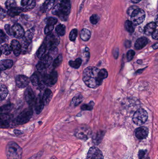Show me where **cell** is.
Instances as JSON below:
<instances>
[{
    "label": "cell",
    "instance_id": "f907efd6",
    "mask_svg": "<svg viewBox=\"0 0 158 159\" xmlns=\"http://www.w3.org/2000/svg\"><path fill=\"white\" fill-rule=\"evenodd\" d=\"M43 152H39L38 154H36L35 155H33L32 157L29 158V159H39L40 157L42 155Z\"/></svg>",
    "mask_w": 158,
    "mask_h": 159
},
{
    "label": "cell",
    "instance_id": "e7e4bbea",
    "mask_svg": "<svg viewBox=\"0 0 158 159\" xmlns=\"http://www.w3.org/2000/svg\"><path fill=\"white\" fill-rule=\"evenodd\" d=\"M59 1H60V2L64 1H70V0H59Z\"/></svg>",
    "mask_w": 158,
    "mask_h": 159
},
{
    "label": "cell",
    "instance_id": "c3c4849f",
    "mask_svg": "<svg viewBox=\"0 0 158 159\" xmlns=\"http://www.w3.org/2000/svg\"><path fill=\"white\" fill-rule=\"evenodd\" d=\"M8 39V37L3 32L2 30H1V34H0V42L1 43H2L3 42H5Z\"/></svg>",
    "mask_w": 158,
    "mask_h": 159
},
{
    "label": "cell",
    "instance_id": "836d02e7",
    "mask_svg": "<svg viewBox=\"0 0 158 159\" xmlns=\"http://www.w3.org/2000/svg\"><path fill=\"white\" fill-rule=\"evenodd\" d=\"M56 32L60 36H63L65 33V26L63 24H59L56 27Z\"/></svg>",
    "mask_w": 158,
    "mask_h": 159
},
{
    "label": "cell",
    "instance_id": "681fc988",
    "mask_svg": "<svg viewBox=\"0 0 158 159\" xmlns=\"http://www.w3.org/2000/svg\"><path fill=\"white\" fill-rule=\"evenodd\" d=\"M58 53V49L57 48H53L52 49H50L49 53H48L52 58L55 56L56 54Z\"/></svg>",
    "mask_w": 158,
    "mask_h": 159
},
{
    "label": "cell",
    "instance_id": "6125c7cd",
    "mask_svg": "<svg viewBox=\"0 0 158 159\" xmlns=\"http://www.w3.org/2000/svg\"><path fill=\"white\" fill-rule=\"evenodd\" d=\"M134 3H137L141 1V0H131Z\"/></svg>",
    "mask_w": 158,
    "mask_h": 159
},
{
    "label": "cell",
    "instance_id": "f546056e",
    "mask_svg": "<svg viewBox=\"0 0 158 159\" xmlns=\"http://www.w3.org/2000/svg\"><path fill=\"white\" fill-rule=\"evenodd\" d=\"M1 91H0V96H1V100L2 101L6 98L8 95V90L5 86L3 84L1 85Z\"/></svg>",
    "mask_w": 158,
    "mask_h": 159
},
{
    "label": "cell",
    "instance_id": "ffe728a7",
    "mask_svg": "<svg viewBox=\"0 0 158 159\" xmlns=\"http://www.w3.org/2000/svg\"><path fill=\"white\" fill-rule=\"evenodd\" d=\"M148 43V39L145 37H142L139 38L134 44V48L137 50H141L144 48Z\"/></svg>",
    "mask_w": 158,
    "mask_h": 159
},
{
    "label": "cell",
    "instance_id": "603a6c76",
    "mask_svg": "<svg viewBox=\"0 0 158 159\" xmlns=\"http://www.w3.org/2000/svg\"><path fill=\"white\" fill-rule=\"evenodd\" d=\"M157 25L155 22H150L145 26L144 28V33L147 35H149L152 34L156 30Z\"/></svg>",
    "mask_w": 158,
    "mask_h": 159
},
{
    "label": "cell",
    "instance_id": "2e32d148",
    "mask_svg": "<svg viewBox=\"0 0 158 159\" xmlns=\"http://www.w3.org/2000/svg\"><path fill=\"white\" fill-rule=\"evenodd\" d=\"M148 132V129L147 127L142 126L135 130V136L139 139H144L147 137Z\"/></svg>",
    "mask_w": 158,
    "mask_h": 159
},
{
    "label": "cell",
    "instance_id": "5bb4252c",
    "mask_svg": "<svg viewBox=\"0 0 158 159\" xmlns=\"http://www.w3.org/2000/svg\"><path fill=\"white\" fill-rule=\"evenodd\" d=\"M25 98L27 103L29 105H33L35 104L36 98L35 97L34 93L31 87H28L25 91Z\"/></svg>",
    "mask_w": 158,
    "mask_h": 159
},
{
    "label": "cell",
    "instance_id": "30bf717a",
    "mask_svg": "<svg viewBox=\"0 0 158 159\" xmlns=\"http://www.w3.org/2000/svg\"><path fill=\"white\" fill-rule=\"evenodd\" d=\"M52 60L53 58L48 54H46L38 63L36 65L37 69L39 71H42L48 68L52 63Z\"/></svg>",
    "mask_w": 158,
    "mask_h": 159
},
{
    "label": "cell",
    "instance_id": "5b68a950",
    "mask_svg": "<svg viewBox=\"0 0 158 159\" xmlns=\"http://www.w3.org/2000/svg\"><path fill=\"white\" fill-rule=\"evenodd\" d=\"M92 134L91 128L87 126H80L77 128L75 131L76 137L79 139L84 140L89 139L92 135Z\"/></svg>",
    "mask_w": 158,
    "mask_h": 159
},
{
    "label": "cell",
    "instance_id": "6f0895ef",
    "mask_svg": "<svg viewBox=\"0 0 158 159\" xmlns=\"http://www.w3.org/2000/svg\"><path fill=\"white\" fill-rule=\"evenodd\" d=\"M6 15V14L5 11L2 8H1V19H3L5 17Z\"/></svg>",
    "mask_w": 158,
    "mask_h": 159
},
{
    "label": "cell",
    "instance_id": "52a82bcc",
    "mask_svg": "<svg viewBox=\"0 0 158 159\" xmlns=\"http://www.w3.org/2000/svg\"><path fill=\"white\" fill-rule=\"evenodd\" d=\"M146 14L143 10L137 8L131 15V21L135 26L139 25L145 20Z\"/></svg>",
    "mask_w": 158,
    "mask_h": 159
},
{
    "label": "cell",
    "instance_id": "d4e9b609",
    "mask_svg": "<svg viewBox=\"0 0 158 159\" xmlns=\"http://www.w3.org/2000/svg\"><path fill=\"white\" fill-rule=\"evenodd\" d=\"M53 96V94L51 90L49 89H47L45 91L43 96H42L43 100L44 102L45 105H47L50 102Z\"/></svg>",
    "mask_w": 158,
    "mask_h": 159
},
{
    "label": "cell",
    "instance_id": "cb8c5ba5",
    "mask_svg": "<svg viewBox=\"0 0 158 159\" xmlns=\"http://www.w3.org/2000/svg\"><path fill=\"white\" fill-rule=\"evenodd\" d=\"M13 65V61L11 60H3L0 63V68L1 71L11 68Z\"/></svg>",
    "mask_w": 158,
    "mask_h": 159
},
{
    "label": "cell",
    "instance_id": "f35d334b",
    "mask_svg": "<svg viewBox=\"0 0 158 159\" xmlns=\"http://www.w3.org/2000/svg\"><path fill=\"white\" fill-rule=\"evenodd\" d=\"M95 103L93 101H91L90 103L87 104H84L81 107V109L83 110H92L94 107Z\"/></svg>",
    "mask_w": 158,
    "mask_h": 159
},
{
    "label": "cell",
    "instance_id": "6da1fadb",
    "mask_svg": "<svg viewBox=\"0 0 158 159\" xmlns=\"http://www.w3.org/2000/svg\"><path fill=\"white\" fill-rule=\"evenodd\" d=\"M100 70L95 67H87L84 71L83 80L86 85L90 88H96L102 84V81L99 77Z\"/></svg>",
    "mask_w": 158,
    "mask_h": 159
},
{
    "label": "cell",
    "instance_id": "74e56055",
    "mask_svg": "<svg viewBox=\"0 0 158 159\" xmlns=\"http://www.w3.org/2000/svg\"><path fill=\"white\" fill-rule=\"evenodd\" d=\"M35 5H36L35 0H30L28 4L24 8V11L31 10L35 7Z\"/></svg>",
    "mask_w": 158,
    "mask_h": 159
},
{
    "label": "cell",
    "instance_id": "277c9868",
    "mask_svg": "<svg viewBox=\"0 0 158 159\" xmlns=\"http://www.w3.org/2000/svg\"><path fill=\"white\" fill-rule=\"evenodd\" d=\"M33 114L32 108L29 107L24 109L15 119V123L17 125H23L27 122Z\"/></svg>",
    "mask_w": 158,
    "mask_h": 159
},
{
    "label": "cell",
    "instance_id": "7a4b0ae2",
    "mask_svg": "<svg viewBox=\"0 0 158 159\" xmlns=\"http://www.w3.org/2000/svg\"><path fill=\"white\" fill-rule=\"evenodd\" d=\"M23 150L14 141H10L6 147V154L7 159H21Z\"/></svg>",
    "mask_w": 158,
    "mask_h": 159
},
{
    "label": "cell",
    "instance_id": "bcb514c9",
    "mask_svg": "<svg viewBox=\"0 0 158 159\" xmlns=\"http://www.w3.org/2000/svg\"><path fill=\"white\" fill-rule=\"evenodd\" d=\"M134 55H135V52L134 50H129L127 54V58L128 60V61H130L132 60Z\"/></svg>",
    "mask_w": 158,
    "mask_h": 159
},
{
    "label": "cell",
    "instance_id": "4dcf8cb0",
    "mask_svg": "<svg viewBox=\"0 0 158 159\" xmlns=\"http://www.w3.org/2000/svg\"><path fill=\"white\" fill-rule=\"evenodd\" d=\"M1 53H3L4 54L7 55L10 54L12 51H13L11 46H10L7 44L2 45L1 47Z\"/></svg>",
    "mask_w": 158,
    "mask_h": 159
},
{
    "label": "cell",
    "instance_id": "7dc6e473",
    "mask_svg": "<svg viewBox=\"0 0 158 159\" xmlns=\"http://www.w3.org/2000/svg\"><path fill=\"white\" fill-rule=\"evenodd\" d=\"M54 28V26L53 25H47L45 28V33L47 34H51Z\"/></svg>",
    "mask_w": 158,
    "mask_h": 159
},
{
    "label": "cell",
    "instance_id": "ac0fdd59",
    "mask_svg": "<svg viewBox=\"0 0 158 159\" xmlns=\"http://www.w3.org/2000/svg\"><path fill=\"white\" fill-rule=\"evenodd\" d=\"M11 121V117L8 113H1V127L7 128L10 126Z\"/></svg>",
    "mask_w": 158,
    "mask_h": 159
},
{
    "label": "cell",
    "instance_id": "816d5d0a",
    "mask_svg": "<svg viewBox=\"0 0 158 159\" xmlns=\"http://www.w3.org/2000/svg\"><path fill=\"white\" fill-rule=\"evenodd\" d=\"M5 29L7 33V34L9 35H11V28L10 27V25L8 24H7L5 26Z\"/></svg>",
    "mask_w": 158,
    "mask_h": 159
},
{
    "label": "cell",
    "instance_id": "9f6ffc18",
    "mask_svg": "<svg viewBox=\"0 0 158 159\" xmlns=\"http://www.w3.org/2000/svg\"><path fill=\"white\" fill-rule=\"evenodd\" d=\"M30 0H22L21 1V5L22 6L26 7L28 4Z\"/></svg>",
    "mask_w": 158,
    "mask_h": 159
},
{
    "label": "cell",
    "instance_id": "be15d7a7",
    "mask_svg": "<svg viewBox=\"0 0 158 159\" xmlns=\"http://www.w3.org/2000/svg\"><path fill=\"white\" fill-rule=\"evenodd\" d=\"M142 60H137L138 63H139V64L142 63Z\"/></svg>",
    "mask_w": 158,
    "mask_h": 159
},
{
    "label": "cell",
    "instance_id": "e0dca14e",
    "mask_svg": "<svg viewBox=\"0 0 158 159\" xmlns=\"http://www.w3.org/2000/svg\"><path fill=\"white\" fill-rule=\"evenodd\" d=\"M44 102L43 100L42 97V96L39 95L36 98L34 104L35 112L37 114H39L42 112L45 106Z\"/></svg>",
    "mask_w": 158,
    "mask_h": 159
},
{
    "label": "cell",
    "instance_id": "11a10c76",
    "mask_svg": "<svg viewBox=\"0 0 158 159\" xmlns=\"http://www.w3.org/2000/svg\"><path fill=\"white\" fill-rule=\"evenodd\" d=\"M14 133L17 136H20V135H22L23 134V132L21 131V130H17V129H16V130L13 131Z\"/></svg>",
    "mask_w": 158,
    "mask_h": 159
},
{
    "label": "cell",
    "instance_id": "ba28073f",
    "mask_svg": "<svg viewBox=\"0 0 158 159\" xmlns=\"http://www.w3.org/2000/svg\"><path fill=\"white\" fill-rule=\"evenodd\" d=\"M60 40L58 34L51 33L48 34L45 40L44 43L46 45L47 49H52L57 47L59 43Z\"/></svg>",
    "mask_w": 158,
    "mask_h": 159
},
{
    "label": "cell",
    "instance_id": "ee69618b",
    "mask_svg": "<svg viewBox=\"0 0 158 159\" xmlns=\"http://www.w3.org/2000/svg\"><path fill=\"white\" fill-rule=\"evenodd\" d=\"M57 22H58V20L55 18L50 17L47 18L46 20V23H47V25L54 26L57 23Z\"/></svg>",
    "mask_w": 158,
    "mask_h": 159
},
{
    "label": "cell",
    "instance_id": "7c38bea8",
    "mask_svg": "<svg viewBox=\"0 0 158 159\" xmlns=\"http://www.w3.org/2000/svg\"><path fill=\"white\" fill-rule=\"evenodd\" d=\"M87 158V159H104L102 151L96 147H92L89 149Z\"/></svg>",
    "mask_w": 158,
    "mask_h": 159
},
{
    "label": "cell",
    "instance_id": "f5cc1de1",
    "mask_svg": "<svg viewBox=\"0 0 158 159\" xmlns=\"http://www.w3.org/2000/svg\"><path fill=\"white\" fill-rule=\"evenodd\" d=\"M137 8V7L135 6L132 7H130L128 9V15L129 16H131L132 14V13L134 11V10H136Z\"/></svg>",
    "mask_w": 158,
    "mask_h": 159
},
{
    "label": "cell",
    "instance_id": "3957f363",
    "mask_svg": "<svg viewBox=\"0 0 158 159\" xmlns=\"http://www.w3.org/2000/svg\"><path fill=\"white\" fill-rule=\"evenodd\" d=\"M70 1H61L53 8L52 13L60 17H65L70 14Z\"/></svg>",
    "mask_w": 158,
    "mask_h": 159
},
{
    "label": "cell",
    "instance_id": "8d00e7d4",
    "mask_svg": "<svg viewBox=\"0 0 158 159\" xmlns=\"http://www.w3.org/2000/svg\"><path fill=\"white\" fill-rule=\"evenodd\" d=\"M13 107V105L11 104L4 105L1 107V113H8V112L12 110Z\"/></svg>",
    "mask_w": 158,
    "mask_h": 159
},
{
    "label": "cell",
    "instance_id": "1f68e13d",
    "mask_svg": "<svg viewBox=\"0 0 158 159\" xmlns=\"http://www.w3.org/2000/svg\"><path fill=\"white\" fill-rule=\"evenodd\" d=\"M82 60L80 58L76 59V60H70L69 62L70 66L72 68L75 69H78L80 67L81 65L82 64Z\"/></svg>",
    "mask_w": 158,
    "mask_h": 159
},
{
    "label": "cell",
    "instance_id": "003e7915",
    "mask_svg": "<svg viewBox=\"0 0 158 159\" xmlns=\"http://www.w3.org/2000/svg\"><path fill=\"white\" fill-rule=\"evenodd\" d=\"M149 159V158H148V159Z\"/></svg>",
    "mask_w": 158,
    "mask_h": 159
},
{
    "label": "cell",
    "instance_id": "b9f144b4",
    "mask_svg": "<svg viewBox=\"0 0 158 159\" xmlns=\"http://www.w3.org/2000/svg\"><path fill=\"white\" fill-rule=\"evenodd\" d=\"M78 34V30L76 29H73L71 30L70 33L69 38L71 41H74L76 39Z\"/></svg>",
    "mask_w": 158,
    "mask_h": 159
},
{
    "label": "cell",
    "instance_id": "8992f818",
    "mask_svg": "<svg viewBox=\"0 0 158 159\" xmlns=\"http://www.w3.org/2000/svg\"><path fill=\"white\" fill-rule=\"evenodd\" d=\"M148 118V113L146 110L139 109L137 110L134 114L133 121L137 125H142L146 122Z\"/></svg>",
    "mask_w": 158,
    "mask_h": 159
},
{
    "label": "cell",
    "instance_id": "db71d44e",
    "mask_svg": "<svg viewBox=\"0 0 158 159\" xmlns=\"http://www.w3.org/2000/svg\"><path fill=\"white\" fill-rule=\"evenodd\" d=\"M152 37L154 39L158 40V29L155 30V31L152 34Z\"/></svg>",
    "mask_w": 158,
    "mask_h": 159
},
{
    "label": "cell",
    "instance_id": "ab89813d",
    "mask_svg": "<svg viewBox=\"0 0 158 159\" xmlns=\"http://www.w3.org/2000/svg\"><path fill=\"white\" fill-rule=\"evenodd\" d=\"M99 75L101 80L103 81V80L106 78L108 76V73L105 69H102L99 71Z\"/></svg>",
    "mask_w": 158,
    "mask_h": 159
},
{
    "label": "cell",
    "instance_id": "83f0119b",
    "mask_svg": "<svg viewBox=\"0 0 158 159\" xmlns=\"http://www.w3.org/2000/svg\"><path fill=\"white\" fill-rule=\"evenodd\" d=\"M80 37L84 41H87L90 39L91 34L90 31L87 29L84 28L80 32Z\"/></svg>",
    "mask_w": 158,
    "mask_h": 159
},
{
    "label": "cell",
    "instance_id": "4fadbf2b",
    "mask_svg": "<svg viewBox=\"0 0 158 159\" xmlns=\"http://www.w3.org/2000/svg\"><path fill=\"white\" fill-rule=\"evenodd\" d=\"M11 34L17 38H22L25 34L24 29L21 25L16 24L11 28Z\"/></svg>",
    "mask_w": 158,
    "mask_h": 159
},
{
    "label": "cell",
    "instance_id": "9a60e30c",
    "mask_svg": "<svg viewBox=\"0 0 158 159\" xmlns=\"http://www.w3.org/2000/svg\"><path fill=\"white\" fill-rule=\"evenodd\" d=\"M16 83L17 86L20 88L27 87L29 84L30 80L28 77L23 75H18L16 78Z\"/></svg>",
    "mask_w": 158,
    "mask_h": 159
},
{
    "label": "cell",
    "instance_id": "f1b7e54d",
    "mask_svg": "<svg viewBox=\"0 0 158 159\" xmlns=\"http://www.w3.org/2000/svg\"><path fill=\"white\" fill-rule=\"evenodd\" d=\"M47 50V49L46 45L44 43H43L40 46V48L39 49L37 52V55L39 58L41 59L45 55H46V54L45 53H46V50Z\"/></svg>",
    "mask_w": 158,
    "mask_h": 159
},
{
    "label": "cell",
    "instance_id": "d590c367",
    "mask_svg": "<svg viewBox=\"0 0 158 159\" xmlns=\"http://www.w3.org/2000/svg\"><path fill=\"white\" fill-rule=\"evenodd\" d=\"M63 59V57L62 54H60L59 55H58V56H57V58L54 60L53 62V67L54 68H56L59 67L61 64V63H62Z\"/></svg>",
    "mask_w": 158,
    "mask_h": 159
},
{
    "label": "cell",
    "instance_id": "44dd1931",
    "mask_svg": "<svg viewBox=\"0 0 158 159\" xmlns=\"http://www.w3.org/2000/svg\"><path fill=\"white\" fill-rule=\"evenodd\" d=\"M55 0H46L40 8V11L42 13H46L50 10L53 6Z\"/></svg>",
    "mask_w": 158,
    "mask_h": 159
},
{
    "label": "cell",
    "instance_id": "91938a15",
    "mask_svg": "<svg viewBox=\"0 0 158 159\" xmlns=\"http://www.w3.org/2000/svg\"><path fill=\"white\" fill-rule=\"evenodd\" d=\"M152 47H153V49H158V43H155V44H154V45H153V46H152Z\"/></svg>",
    "mask_w": 158,
    "mask_h": 159
},
{
    "label": "cell",
    "instance_id": "7402d4cb",
    "mask_svg": "<svg viewBox=\"0 0 158 159\" xmlns=\"http://www.w3.org/2000/svg\"><path fill=\"white\" fill-rule=\"evenodd\" d=\"M104 135H105L104 131H100L97 132L92 137V142L93 143L96 145H98L100 143Z\"/></svg>",
    "mask_w": 158,
    "mask_h": 159
},
{
    "label": "cell",
    "instance_id": "e575fe53",
    "mask_svg": "<svg viewBox=\"0 0 158 159\" xmlns=\"http://www.w3.org/2000/svg\"><path fill=\"white\" fill-rule=\"evenodd\" d=\"M125 27L126 30L128 32L132 33L135 29V25L131 21H127L125 22Z\"/></svg>",
    "mask_w": 158,
    "mask_h": 159
},
{
    "label": "cell",
    "instance_id": "9c48e42d",
    "mask_svg": "<svg viewBox=\"0 0 158 159\" xmlns=\"http://www.w3.org/2000/svg\"><path fill=\"white\" fill-rule=\"evenodd\" d=\"M58 75L57 71L53 70L49 74H45L42 77L44 84L50 87L55 84L58 81Z\"/></svg>",
    "mask_w": 158,
    "mask_h": 159
},
{
    "label": "cell",
    "instance_id": "94428289",
    "mask_svg": "<svg viewBox=\"0 0 158 159\" xmlns=\"http://www.w3.org/2000/svg\"><path fill=\"white\" fill-rule=\"evenodd\" d=\"M155 24H156L157 26H158V15H157V16L155 17Z\"/></svg>",
    "mask_w": 158,
    "mask_h": 159
},
{
    "label": "cell",
    "instance_id": "4316f807",
    "mask_svg": "<svg viewBox=\"0 0 158 159\" xmlns=\"http://www.w3.org/2000/svg\"><path fill=\"white\" fill-rule=\"evenodd\" d=\"M30 81L32 83L33 85L34 86H40V85L42 84L41 83H43L42 81H40V78H39L38 75L36 73H34L31 76V78H30Z\"/></svg>",
    "mask_w": 158,
    "mask_h": 159
},
{
    "label": "cell",
    "instance_id": "680465c9",
    "mask_svg": "<svg viewBox=\"0 0 158 159\" xmlns=\"http://www.w3.org/2000/svg\"><path fill=\"white\" fill-rule=\"evenodd\" d=\"M125 46L127 48H130L131 46V42L129 41H127L125 42Z\"/></svg>",
    "mask_w": 158,
    "mask_h": 159
},
{
    "label": "cell",
    "instance_id": "d6986e66",
    "mask_svg": "<svg viewBox=\"0 0 158 159\" xmlns=\"http://www.w3.org/2000/svg\"><path fill=\"white\" fill-rule=\"evenodd\" d=\"M11 46L14 54L16 56H19L22 51L21 44L17 40H13L11 43Z\"/></svg>",
    "mask_w": 158,
    "mask_h": 159
},
{
    "label": "cell",
    "instance_id": "03108f58",
    "mask_svg": "<svg viewBox=\"0 0 158 159\" xmlns=\"http://www.w3.org/2000/svg\"><path fill=\"white\" fill-rule=\"evenodd\" d=\"M51 159H57V158H56V157H55V156H52V157H51Z\"/></svg>",
    "mask_w": 158,
    "mask_h": 159
},
{
    "label": "cell",
    "instance_id": "7bdbcfd3",
    "mask_svg": "<svg viewBox=\"0 0 158 159\" xmlns=\"http://www.w3.org/2000/svg\"><path fill=\"white\" fill-rule=\"evenodd\" d=\"M147 150L141 149L139 151L138 156L139 159H147Z\"/></svg>",
    "mask_w": 158,
    "mask_h": 159
},
{
    "label": "cell",
    "instance_id": "8fae6325",
    "mask_svg": "<svg viewBox=\"0 0 158 159\" xmlns=\"http://www.w3.org/2000/svg\"><path fill=\"white\" fill-rule=\"evenodd\" d=\"M34 33V28L29 29L25 33L24 36L22 37V47L24 48H27L28 47L32 42Z\"/></svg>",
    "mask_w": 158,
    "mask_h": 159
},
{
    "label": "cell",
    "instance_id": "484cf974",
    "mask_svg": "<svg viewBox=\"0 0 158 159\" xmlns=\"http://www.w3.org/2000/svg\"><path fill=\"white\" fill-rule=\"evenodd\" d=\"M24 11V8L15 7L11 8L7 11V15L11 17L16 16L21 14L22 12Z\"/></svg>",
    "mask_w": 158,
    "mask_h": 159
},
{
    "label": "cell",
    "instance_id": "f6af8a7d",
    "mask_svg": "<svg viewBox=\"0 0 158 159\" xmlns=\"http://www.w3.org/2000/svg\"><path fill=\"white\" fill-rule=\"evenodd\" d=\"M99 20V17L97 15H93L90 17V21L91 24H96Z\"/></svg>",
    "mask_w": 158,
    "mask_h": 159
},
{
    "label": "cell",
    "instance_id": "d6a6232c",
    "mask_svg": "<svg viewBox=\"0 0 158 159\" xmlns=\"http://www.w3.org/2000/svg\"><path fill=\"white\" fill-rule=\"evenodd\" d=\"M83 100V97L81 95H76L73 98L71 103L74 106H77L79 105Z\"/></svg>",
    "mask_w": 158,
    "mask_h": 159
},
{
    "label": "cell",
    "instance_id": "60d3db41",
    "mask_svg": "<svg viewBox=\"0 0 158 159\" xmlns=\"http://www.w3.org/2000/svg\"><path fill=\"white\" fill-rule=\"evenodd\" d=\"M6 7L8 10L16 7V3L14 0H7L5 3Z\"/></svg>",
    "mask_w": 158,
    "mask_h": 159
}]
</instances>
